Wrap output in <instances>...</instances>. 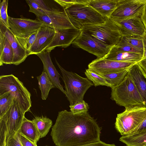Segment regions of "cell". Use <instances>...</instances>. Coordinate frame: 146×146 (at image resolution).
Returning <instances> with one entry per match:
<instances>
[{
  "mask_svg": "<svg viewBox=\"0 0 146 146\" xmlns=\"http://www.w3.org/2000/svg\"><path fill=\"white\" fill-rule=\"evenodd\" d=\"M146 5V0H119L116 8L110 17L125 19L140 17Z\"/></svg>",
  "mask_w": 146,
  "mask_h": 146,
  "instance_id": "ba28073f",
  "label": "cell"
},
{
  "mask_svg": "<svg viewBox=\"0 0 146 146\" xmlns=\"http://www.w3.org/2000/svg\"><path fill=\"white\" fill-rule=\"evenodd\" d=\"M0 65L13 64V52L7 38L0 32Z\"/></svg>",
  "mask_w": 146,
  "mask_h": 146,
  "instance_id": "603a6c76",
  "label": "cell"
},
{
  "mask_svg": "<svg viewBox=\"0 0 146 146\" xmlns=\"http://www.w3.org/2000/svg\"><path fill=\"white\" fill-rule=\"evenodd\" d=\"M137 63L115 61L103 58H97L90 63L88 67L90 70L101 75L127 70Z\"/></svg>",
  "mask_w": 146,
  "mask_h": 146,
  "instance_id": "8fae6325",
  "label": "cell"
},
{
  "mask_svg": "<svg viewBox=\"0 0 146 146\" xmlns=\"http://www.w3.org/2000/svg\"><path fill=\"white\" fill-rule=\"evenodd\" d=\"M9 28L17 37L25 38L38 30L43 24L36 20L9 16Z\"/></svg>",
  "mask_w": 146,
  "mask_h": 146,
  "instance_id": "7c38bea8",
  "label": "cell"
},
{
  "mask_svg": "<svg viewBox=\"0 0 146 146\" xmlns=\"http://www.w3.org/2000/svg\"><path fill=\"white\" fill-rule=\"evenodd\" d=\"M143 44V58L138 63L146 74V29L144 35L142 37Z\"/></svg>",
  "mask_w": 146,
  "mask_h": 146,
  "instance_id": "f35d334b",
  "label": "cell"
},
{
  "mask_svg": "<svg viewBox=\"0 0 146 146\" xmlns=\"http://www.w3.org/2000/svg\"><path fill=\"white\" fill-rule=\"evenodd\" d=\"M17 133L22 146H37V144L33 143L23 135Z\"/></svg>",
  "mask_w": 146,
  "mask_h": 146,
  "instance_id": "ab89813d",
  "label": "cell"
},
{
  "mask_svg": "<svg viewBox=\"0 0 146 146\" xmlns=\"http://www.w3.org/2000/svg\"><path fill=\"white\" fill-rule=\"evenodd\" d=\"M8 92L14 97L25 112L30 110L31 94L23 83L12 74L0 76V95Z\"/></svg>",
  "mask_w": 146,
  "mask_h": 146,
  "instance_id": "8992f818",
  "label": "cell"
},
{
  "mask_svg": "<svg viewBox=\"0 0 146 146\" xmlns=\"http://www.w3.org/2000/svg\"><path fill=\"white\" fill-rule=\"evenodd\" d=\"M2 146H7V143H5Z\"/></svg>",
  "mask_w": 146,
  "mask_h": 146,
  "instance_id": "f6af8a7d",
  "label": "cell"
},
{
  "mask_svg": "<svg viewBox=\"0 0 146 146\" xmlns=\"http://www.w3.org/2000/svg\"><path fill=\"white\" fill-rule=\"evenodd\" d=\"M126 146H127V145Z\"/></svg>",
  "mask_w": 146,
  "mask_h": 146,
  "instance_id": "bcb514c9",
  "label": "cell"
},
{
  "mask_svg": "<svg viewBox=\"0 0 146 146\" xmlns=\"http://www.w3.org/2000/svg\"><path fill=\"white\" fill-rule=\"evenodd\" d=\"M56 62L60 68L65 85V95L70 105H73L84 100V95L88 89L94 85L88 79L75 73L67 71L62 67L56 60Z\"/></svg>",
  "mask_w": 146,
  "mask_h": 146,
  "instance_id": "3957f363",
  "label": "cell"
},
{
  "mask_svg": "<svg viewBox=\"0 0 146 146\" xmlns=\"http://www.w3.org/2000/svg\"><path fill=\"white\" fill-rule=\"evenodd\" d=\"M128 69L118 72L100 75L104 77L111 88L120 84L126 76Z\"/></svg>",
  "mask_w": 146,
  "mask_h": 146,
  "instance_id": "4316f807",
  "label": "cell"
},
{
  "mask_svg": "<svg viewBox=\"0 0 146 146\" xmlns=\"http://www.w3.org/2000/svg\"><path fill=\"white\" fill-rule=\"evenodd\" d=\"M128 72L146 105V74L138 63L129 68Z\"/></svg>",
  "mask_w": 146,
  "mask_h": 146,
  "instance_id": "d6986e66",
  "label": "cell"
},
{
  "mask_svg": "<svg viewBox=\"0 0 146 146\" xmlns=\"http://www.w3.org/2000/svg\"><path fill=\"white\" fill-rule=\"evenodd\" d=\"M119 0H89L88 5L101 15L109 17L116 8Z\"/></svg>",
  "mask_w": 146,
  "mask_h": 146,
  "instance_id": "44dd1931",
  "label": "cell"
},
{
  "mask_svg": "<svg viewBox=\"0 0 146 146\" xmlns=\"http://www.w3.org/2000/svg\"><path fill=\"white\" fill-rule=\"evenodd\" d=\"M119 140L128 146H146V130L122 136Z\"/></svg>",
  "mask_w": 146,
  "mask_h": 146,
  "instance_id": "cb8c5ba5",
  "label": "cell"
},
{
  "mask_svg": "<svg viewBox=\"0 0 146 146\" xmlns=\"http://www.w3.org/2000/svg\"><path fill=\"white\" fill-rule=\"evenodd\" d=\"M0 146H2L5 143V140L7 133V128L5 121L0 119Z\"/></svg>",
  "mask_w": 146,
  "mask_h": 146,
  "instance_id": "74e56055",
  "label": "cell"
},
{
  "mask_svg": "<svg viewBox=\"0 0 146 146\" xmlns=\"http://www.w3.org/2000/svg\"><path fill=\"white\" fill-rule=\"evenodd\" d=\"M38 31H35L29 36L25 38H21L17 37L19 42L27 52L30 49L32 45L35 41Z\"/></svg>",
  "mask_w": 146,
  "mask_h": 146,
  "instance_id": "4dcf8cb0",
  "label": "cell"
},
{
  "mask_svg": "<svg viewBox=\"0 0 146 146\" xmlns=\"http://www.w3.org/2000/svg\"><path fill=\"white\" fill-rule=\"evenodd\" d=\"M0 32L10 42L13 52V64L17 65L23 62L28 56L26 51L19 42L16 37L9 28L0 21Z\"/></svg>",
  "mask_w": 146,
  "mask_h": 146,
  "instance_id": "e0dca14e",
  "label": "cell"
},
{
  "mask_svg": "<svg viewBox=\"0 0 146 146\" xmlns=\"http://www.w3.org/2000/svg\"><path fill=\"white\" fill-rule=\"evenodd\" d=\"M79 146H116L114 144H109L106 143L101 141H100L87 145Z\"/></svg>",
  "mask_w": 146,
  "mask_h": 146,
  "instance_id": "7bdbcfd3",
  "label": "cell"
},
{
  "mask_svg": "<svg viewBox=\"0 0 146 146\" xmlns=\"http://www.w3.org/2000/svg\"><path fill=\"white\" fill-rule=\"evenodd\" d=\"M121 38L125 41L132 46L143 50V44L142 37L122 36Z\"/></svg>",
  "mask_w": 146,
  "mask_h": 146,
  "instance_id": "1f68e13d",
  "label": "cell"
},
{
  "mask_svg": "<svg viewBox=\"0 0 146 146\" xmlns=\"http://www.w3.org/2000/svg\"><path fill=\"white\" fill-rule=\"evenodd\" d=\"M36 78L41 92V98L43 100H46L50 90L55 87L45 72L43 71L41 74L37 76Z\"/></svg>",
  "mask_w": 146,
  "mask_h": 146,
  "instance_id": "d4e9b609",
  "label": "cell"
},
{
  "mask_svg": "<svg viewBox=\"0 0 146 146\" xmlns=\"http://www.w3.org/2000/svg\"><path fill=\"white\" fill-rule=\"evenodd\" d=\"M69 107L70 111L74 114L88 112L89 108L88 104L84 100L73 105H70Z\"/></svg>",
  "mask_w": 146,
  "mask_h": 146,
  "instance_id": "836d02e7",
  "label": "cell"
},
{
  "mask_svg": "<svg viewBox=\"0 0 146 146\" xmlns=\"http://www.w3.org/2000/svg\"><path fill=\"white\" fill-rule=\"evenodd\" d=\"M80 30L111 47L116 45L122 36L118 27L108 17L103 23L84 25Z\"/></svg>",
  "mask_w": 146,
  "mask_h": 146,
  "instance_id": "277c9868",
  "label": "cell"
},
{
  "mask_svg": "<svg viewBox=\"0 0 146 146\" xmlns=\"http://www.w3.org/2000/svg\"><path fill=\"white\" fill-rule=\"evenodd\" d=\"M146 118V107L125 109L117 114L115 127L121 135H128L138 127Z\"/></svg>",
  "mask_w": 146,
  "mask_h": 146,
  "instance_id": "52a82bcc",
  "label": "cell"
},
{
  "mask_svg": "<svg viewBox=\"0 0 146 146\" xmlns=\"http://www.w3.org/2000/svg\"><path fill=\"white\" fill-rule=\"evenodd\" d=\"M54 1L62 7L63 9L74 4H88L89 1V0H54Z\"/></svg>",
  "mask_w": 146,
  "mask_h": 146,
  "instance_id": "8d00e7d4",
  "label": "cell"
},
{
  "mask_svg": "<svg viewBox=\"0 0 146 146\" xmlns=\"http://www.w3.org/2000/svg\"><path fill=\"white\" fill-rule=\"evenodd\" d=\"M17 133L36 144L40 138V134L35 124L32 120H29L25 117Z\"/></svg>",
  "mask_w": 146,
  "mask_h": 146,
  "instance_id": "7402d4cb",
  "label": "cell"
},
{
  "mask_svg": "<svg viewBox=\"0 0 146 146\" xmlns=\"http://www.w3.org/2000/svg\"><path fill=\"white\" fill-rule=\"evenodd\" d=\"M143 54L120 51L115 45L111 47L103 58L115 61L138 63L142 60Z\"/></svg>",
  "mask_w": 146,
  "mask_h": 146,
  "instance_id": "ffe728a7",
  "label": "cell"
},
{
  "mask_svg": "<svg viewBox=\"0 0 146 146\" xmlns=\"http://www.w3.org/2000/svg\"><path fill=\"white\" fill-rule=\"evenodd\" d=\"M146 29V5L140 17Z\"/></svg>",
  "mask_w": 146,
  "mask_h": 146,
  "instance_id": "ee69618b",
  "label": "cell"
},
{
  "mask_svg": "<svg viewBox=\"0 0 146 146\" xmlns=\"http://www.w3.org/2000/svg\"><path fill=\"white\" fill-rule=\"evenodd\" d=\"M26 1L29 7V12L35 14L36 17L45 14V12L33 0H27Z\"/></svg>",
  "mask_w": 146,
  "mask_h": 146,
  "instance_id": "d590c367",
  "label": "cell"
},
{
  "mask_svg": "<svg viewBox=\"0 0 146 146\" xmlns=\"http://www.w3.org/2000/svg\"><path fill=\"white\" fill-rule=\"evenodd\" d=\"M119 27L122 36L143 37L146 29L140 17L125 19H112Z\"/></svg>",
  "mask_w": 146,
  "mask_h": 146,
  "instance_id": "4fadbf2b",
  "label": "cell"
},
{
  "mask_svg": "<svg viewBox=\"0 0 146 146\" xmlns=\"http://www.w3.org/2000/svg\"><path fill=\"white\" fill-rule=\"evenodd\" d=\"M102 129L88 112H58L50 135L57 146H79L98 142Z\"/></svg>",
  "mask_w": 146,
  "mask_h": 146,
  "instance_id": "6da1fadb",
  "label": "cell"
},
{
  "mask_svg": "<svg viewBox=\"0 0 146 146\" xmlns=\"http://www.w3.org/2000/svg\"><path fill=\"white\" fill-rule=\"evenodd\" d=\"M84 73L88 79L92 82L95 87L101 85L110 87L109 84L104 77L88 68L86 70Z\"/></svg>",
  "mask_w": 146,
  "mask_h": 146,
  "instance_id": "f1b7e54d",
  "label": "cell"
},
{
  "mask_svg": "<svg viewBox=\"0 0 146 146\" xmlns=\"http://www.w3.org/2000/svg\"><path fill=\"white\" fill-rule=\"evenodd\" d=\"M145 130H146V118L138 127L133 130L128 135Z\"/></svg>",
  "mask_w": 146,
  "mask_h": 146,
  "instance_id": "b9f144b4",
  "label": "cell"
},
{
  "mask_svg": "<svg viewBox=\"0 0 146 146\" xmlns=\"http://www.w3.org/2000/svg\"><path fill=\"white\" fill-rule=\"evenodd\" d=\"M32 121L36 126L40 134V138L46 136L52 125V120L46 117L42 116L35 117Z\"/></svg>",
  "mask_w": 146,
  "mask_h": 146,
  "instance_id": "484cf974",
  "label": "cell"
},
{
  "mask_svg": "<svg viewBox=\"0 0 146 146\" xmlns=\"http://www.w3.org/2000/svg\"><path fill=\"white\" fill-rule=\"evenodd\" d=\"M72 44L96 56L98 58L104 57L111 47L81 31Z\"/></svg>",
  "mask_w": 146,
  "mask_h": 146,
  "instance_id": "30bf717a",
  "label": "cell"
},
{
  "mask_svg": "<svg viewBox=\"0 0 146 146\" xmlns=\"http://www.w3.org/2000/svg\"><path fill=\"white\" fill-rule=\"evenodd\" d=\"M55 31L54 37L46 50L51 51L57 46L67 47L72 44L81 32L80 30L75 27Z\"/></svg>",
  "mask_w": 146,
  "mask_h": 146,
  "instance_id": "9a60e30c",
  "label": "cell"
},
{
  "mask_svg": "<svg viewBox=\"0 0 146 146\" xmlns=\"http://www.w3.org/2000/svg\"><path fill=\"white\" fill-rule=\"evenodd\" d=\"M14 98V97L8 92L0 95V119L9 109Z\"/></svg>",
  "mask_w": 146,
  "mask_h": 146,
  "instance_id": "83f0119b",
  "label": "cell"
},
{
  "mask_svg": "<svg viewBox=\"0 0 146 146\" xmlns=\"http://www.w3.org/2000/svg\"><path fill=\"white\" fill-rule=\"evenodd\" d=\"M115 46L118 50L120 51L143 54V50L132 46L125 41L121 38Z\"/></svg>",
  "mask_w": 146,
  "mask_h": 146,
  "instance_id": "f546056e",
  "label": "cell"
},
{
  "mask_svg": "<svg viewBox=\"0 0 146 146\" xmlns=\"http://www.w3.org/2000/svg\"><path fill=\"white\" fill-rule=\"evenodd\" d=\"M51 51L44 50L36 55L42 61L43 65V71L47 74L55 88H58L66 94L65 90L60 84L59 78L60 75L53 65L50 56Z\"/></svg>",
  "mask_w": 146,
  "mask_h": 146,
  "instance_id": "ac0fdd59",
  "label": "cell"
},
{
  "mask_svg": "<svg viewBox=\"0 0 146 146\" xmlns=\"http://www.w3.org/2000/svg\"><path fill=\"white\" fill-rule=\"evenodd\" d=\"M63 9L75 27L80 30L84 25L103 23L107 18L101 15L88 4H74Z\"/></svg>",
  "mask_w": 146,
  "mask_h": 146,
  "instance_id": "5b68a950",
  "label": "cell"
},
{
  "mask_svg": "<svg viewBox=\"0 0 146 146\" xmlns=\"http://www.w3.org/2000/svg\"><path fill=\"white\" fill-rule=\"evenodd\" d=\"M111 90V99L117 104L124 107L125 109L146 107L128 71L123 81Z\"/></svg>",
  "mask_w": 146,
  "mask_h": 146,
  "instance_id": "7a4b0ae2",
  "label": "cell"
},
{
  "mask_svg": "<svg viewBox=\"0 0 146 146\" xmlns=\"http://www.w3.org/2000/svg\"><path fill=\"white\" fill-rule=\"evenodd\" d=\"M46 146H47V145H46Z\"/></svg>",
  "mask_w": 146,
  "mask_h": 146,
  "instance_id": "7dc6e473",
  "label": "cell"
},
{
  "mask_svg": "<svg viewBox=\"0 0 146 146\" xmlns=\"http://www.w3.org/2000/svg\"><path fill=\"white\" fill-rule=\"evenodd\" d=\"M25 112L15 98L10 107L0 119L5 122L7 128L5 143L16 135L25 117Z\"/></svg>",
  "mask_w": 146,
  "mask_h": 146,
  "instance_id": "9c48e42d",
  "label": "cell"
},
{
  "mask_svg": "<svg viewBox=\"0 0 146 146\" xmlns=\"http://www.w3.org/2000/svg\"><path fill=\"white\" fill-rule=\"evenodd\" d=\"M8 1L7 0H0V21L9 28V16L7 13Z\"/></svg>",
  "mask_w": 146,
  "mask_h": 146,
  "instance_id": "d6a6232c",
  "label": "cell"
},
{
  "mask_svg": "<svg viewBox=\"0 0 146 146\" xmlns=\"http://www.w3.org/2000/svg\"><path fill=\"white\" fill-rule=\"evenodd\" d=\"M40 7L41 9L45 13V14L57 13L61 11L59 9L52 7L49 5L46 0H33Z\"/></svg>",
  "mask_w": 146,
  "mask_h": 146,
  "instance_id": "e575fe53",
  "label": "cell"
},
{
  "mask_svg": "<svg viewBox=\"0 0 146 146\" xmlns=\"http://www.w3.org/2000/svg\"><path fill=\"white\" fill-rule=\"evenodd\" d=\"M55 33V29L44 25L38 30L33 44L27 52L28 56L36 54L45 50L51 42Z\"/></svg>",
  "mask_w": 146,
  "mask_h": 146,
  "instance_id": "2e32d148",
  "label": "cell"
},
{
  "mask_svg": "<svg viewBox=\"0 0 146 146\" xmlns=\"http://www.w3.org/2000/svg\"><path fill=\"white\" fill-rule=\"evenodd\" d=\"M7 146H22L17 133L14 137L8 141Z\"/></svg>",
  "mask_w": 146,
  "mask_h": 146,
  "instance_id": "60d3db41",
  "label": "cell"
},
{
  "mask_svg": "<svg viewBox=\"0 0 146 146\" xmlns=\"http://www.w3.org/2000/svg\"><path fill=\"white\" fill-rule=\"evenodd\" d=\"M36 18L37 20L43 25L55 30L76 28L64 10L57 13L43 14Z\"/></svg>",
  "mask_w": 146,
  "mask_h": 146,
  "instance_id": "5bb4252c",
  "label": "cell"
}]
</instances>
